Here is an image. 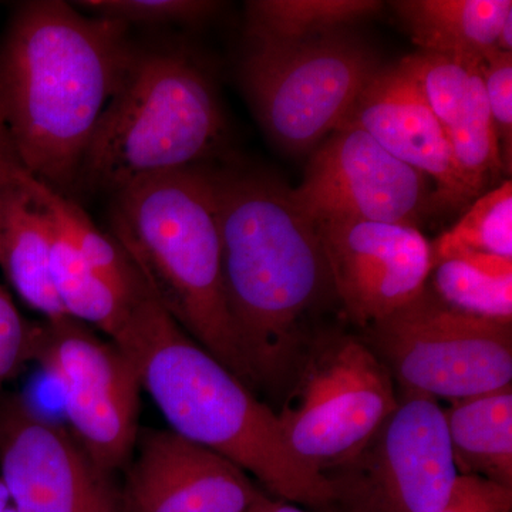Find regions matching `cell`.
I'll use <instances>...</instances> for the list:
<instances>
[{"instance_id":"cell-1","label":"cell","mask_w":512,"mask_h":512,"mask_svg":"<svg viewBox=\"0 0 512 512\" xmlns=\"http://www.w3.org/2000/svg\"><path fill=\"white\" fill-rule=\"evenodd\" d=\"M128 28L32 0L15 6L0 42V123L23 170L66 197L136 53Z\"/></svg>"},{"instance_id":"cell-2","label":"cell","mask_w":512,"mask_h":512,"mask_svg":"<svg viewBox=\"0 0 512 512\" xmlns=\"http://www.w3.org/2000/svg\"><path fill=\"white\" fill-rule=\"evenodd\" d=\"M225 299L252 383L281 389L306 318L333 291L318 227L289 188L262 175L212 174Z\"/></svg>"},{"instance_id":"cell-3","label":"cell","mask_w":512,"mask_h":512,"mask_svg":"<svg viewBox=\"0 0 512 512\" xmlns=\"http://www.w3.org/2000/svg\"><path fill=\"white\" fill-rule=\"evenodd\" d=\"M113 342L137 363L141 387L170 430L252 474L278 500L330 507L328 480L293 453L278 414L198 345L147 286Z\"/></svg>"},{"instance_id":"cell-4","label":"cell","mask_w":512,"mask_h":512,"mask_svg":"<svg viewBox=\"0 0 512 512\" xmlns=\"http://www.w3.org/2000/svg\"><path fill=\"white\" fill-rule=\"evenodd\" d=\"M110 237L148 291L198 345L254 387L229 316L212 174L151 175L113 195Z\"/></svg>"},{"instance_id":"cell-5","label":"cell","mask_w":512,"mask_h":512,"mask_svg":"<svg viewBox=\"0 0 512 512\" xmlns=\"http://www.w3.org/2000/svg\"><path fill=\"white\" fill-rule=\"evenodd\" d=\"M224 137L221 104L200 64L180 50H136L94 128L77 187L114 195L141 178L197 167Z\"/></svg>"},{"instance_id":"cell-6","label":"cell","mask_w":512,"mask_h":512,"mask_svg":"<svg viewBox=\"0 0 512 512\" xmlns=\"http://www.w3.org/2000/svg\"><path fill=\"white\" fill-rule=\"evenodd\" d=\"M379 69L367 46L342 30L295 43L248 40L241 79L268 136L295 154L343 126Z\"/></svg>"},{"instance_id":"cell-7","label":"cell","mask_w":512,"mask_h":512,"mask_svg":"<svg viewBox=\"0 0 512 512\" xmlns=\"http://www.w3.org/2000/svg\"><path fill=\"white\" fill-rule=\"evenodd\" d=\"M362 340L403 393L460 402L511 386L512 322L457 311L427 288Z\"/></svg>"},{"instance_id":"cell-8","label":"cell","mask_w":512,"mask_h":512,"mask_svg":"<svg viewBox=\"0 0 512 512\" xmlns=\"http://www.w3.org/2000/svg\"><path fill=\"white\" fill-rule=\"evenodd\" d=\"M30 360L62 393L70 433L106 476L124 470L136 448L140 372L133 357L70 318L32 323Z\"/></svg>"},{"instance_id":"cell-9","label":"cell","mask_w":512,"mask_h":512,"mask_svg":"<svg viewBox=\"0 0 512 512\" xmlns=\"http://www.w3.org/2000/svg\"><path fill=\"white\" fill-rule=\"evenodd\" d=\"M296 376L276 414L293 453L320 474L352 457L399 404L392 376L362 339L320 342Z\"/></svg>"},{"instance_id":"cell-10","label":"cell","mask_w":512,"mask_h":512,"mask_svg":"<svg viewBox=\"0 0 512 512\" xmlns=\"http://www.w3.org/2000/svg\"><path fill=\"white\" fill-rule=\"evenodd\" d=\"M340 512H440L457 477L436 399L402 393L359 450L323 471Z\"/></svg>"},{"instance_id":"cell-11","label":"cell","mask_w":512,"mask_h":512,"mask_svg":"<svg viewBox=\"0 0 512 512\" xmlns=\"http://www.w3.org/2000/svg\"><path fill=\"white\" fill-rule=\"evenodd\" d=\"M289 194L315 224L359 220L417 227L436 202L420 171L349 124L320 144L302 183Z\"/></svg>"},{"instance_id":"cell-12","label":"cell","mask_w":512,"mask_h":512,"mask_svg":"<svg viewBox=\"0 0 512 512\" xmlns=\"http://www.w3.org/2000/svg\"><path fill=\"white\" fill-rule=\"evenodd\" d=\"M110 478L25 396H0V480L15 512H120Z\"/></svg>"},{"instance_id":"cell-13","label":"cell","mask_w":512,"mask_h":512,"mask_svg":"<svg viewBox=\"0 0 512 512\" xmlns=\"http://www.w3.org/2000/svg\"><path fill=\"white\" fill-rule=\"evenodd\" d=\"M336 298L366 329L427 288L431 245L417 227L377 221L316 224Z\"/></svg>"},{"instance_id":"cell-14","label":"cell","mask_w":512,"mask_h":512,"mask_svg":"<svg viewBox=\"0 0 512 512\" xmlns=\"http://www.w3.org/2000/svg\"><path fill=\"white\" fill-rule=\"evenodd\" d=\"M134 451L120 512H247L259 493L244 470L173 430L140 429Z\"/></svg>"},{"instance_id":"cell-15","label":"cell","mask_w":512,"mask_h":512,"mask_svg":"<svg viewBox=\"0 0 512 512\" xmlns=\"http://www.w3.org/2000/svg\"><path fill=\"white\" fill-rule=\"evenodd\" d=\"M345 124L365 131L387 153L431 178L437 188L434 201L453 207L468 202L443 126L399 66L377 70Z\"/></svg>"},{"instance_id":"cell-16","label":"cell","mask_w":512,"mask_h":512,"mask_svg":"<svg viewBox=\"0 0 512 512\" xmlns=\"http://www.w3.org/2000/svg\"><path fill=\"white\" fill-rule=\"evenodd\" d=\"M0 227V268L23 302L45 316L66 318L53 285V225L49 215L22 185L6 188Z\"/></svg>"},{"instance_id":"cell-17","label":"cell","mask_w":512,"mask_h":512,"mask_svg":"<svg viewBox=\"0 0 512 512\" xmlns=\"http://www.w3.org/2000/svg\"><path fill=\"white\" fill-rule=\"evenodd\" d=\"M393 8L421 52L483 57L497 49L511 0H400Z\"/></svg>"},{"instance_id":"cell-18","label":"cell","mask_w":512,"mask_h":512,"mask_svg":"<svg viewBox=\"0 0 512 512\" xmlns=\"http://www.w3.org/2000/svg\"><path fill=\"white\" fill-rule=\"evenodd\" d=\"M444 416L457 473L512 488V386L454 402Z\"/></svg>"},{"instance_id":"cell-19","label":"cell","mask_w":512,"mask_h":512,"mask_svg":"<svg viewBox=\"0 0 512 512\" xmlns=\"http://www.w3.org/2000/svg\"><path fill=\"white\" fill-rule=\"evenodd\" d=\"M52 225L50 269L64 311L70 318L99 329L113 340L126 325L131 306L137 298H128L100 275L73 242L64 237L53 222Z\"/></svg>"},{"instance_id":"cell-20","label":"cell","mask_w":512,"mask_h":512,"mask_svg":"<svg viewBox=\"0 0 512 512\" xmlns=\"http://www.w3.org/2000/svg\"><path fill=\"white\" fill-rule=\"evenodd\" d=\"M382 8L376 0H254L245 6V32L251 42H303L342 32Z\"/></svg>"},{"instance_id":"cell-21","label":"cell","mask_w":512,"mask_h":512,"mask_svg":"<svg viewBox=\"0 0 512 512\" xmlns=\"http://www.w3.org/2000/svg\"><path fill=\"white\" fill-rule=\"evenodd\" d=\"M19 185L42 205L55 227L107 281L130 299H136L144 291L146 284L123 249L110 235L101 232L76 202L40 183L26 171L20 174Z\"/></svg>"},{"instance_id":"cell-22","label":"cell","mask_w":512,"mask_h":512,"mask_svg":"<svg viewBox=\"0 0 512 512\" xmlns=\"http://www.w3.org/2000/svg\"><path fill=\"white\" fill-rule=\"evenodd\" d=\"M433 291L457 311L512 322V259L451 258L433 266Z\"/></svg>"},{"instance_id":"cell-23","label":"cell","mask_w":512,"mask_h":512,"mask_svg":"<svg viewBox=\"0 0 512 512\" xmlns=\"http://www.w3.org/2000/svg\"><path fill=\"white\" fill-rule=\"evenodd\" d=\"M454 170L467 201L480 197L504 168L500 146L485 97L481 59L474 67L466 103L446 131Z\"/></svg>"},{"instance_id":"cell-24","label":"cell","mask_w":512,"mask_h":512,"mask_svg":"<svg viewBox=\"0 0 512 512\" xmlns=\"http://www.w3.org/2000/svg\"><path fill=\"white\" fill-rule=\"evenodd\" d=\"M494 256L512 259V184L480 195L450 231L431 245L433 266L451 258Z\"/></svg>"},{"instance_id":"cell-25","label":"cell","mask_w":512,"mask_h":512,"mask_svg":"<svg viewBox=\"0 0 512 512\" xmlns=\"http://www.w3.org/2000/svg\"><path fill=\"white\" fill-rule=\"evenodd\" d=\"M480 59L420 50L404 57L397 66L416 84L427 106L446 131L453 126L466 103L474 67Z\"/></svg>"},{"instance_id":"cell-26","label":"cell","mask_w":512,"mask_h":512,"mask_svg":"<svg viewBox=\"0 0 512 512\" xmlns=\"http://www.w3.org/2000/svg\"><path fill=\"white\" fill-rule=\"evenodd\" d=\"M73 5L90 15L119 20L127 26L191 25L211 18L221 9L220 2L210 0H82Z\"/></svg>"},{"instance_id":"cell-27","label":"cell","mask_w":512,"mask_h":512,"mask_svg":"<svg viewBox=\"0 0 512 512\" xmlns=\"http://www.w3.org/2000/svg\"><path fill=\"white\" fill-rule=\"evenodd\" d=\"M485 97L500 146L504 168L512 153V53L493 49L481 57Z\"/></svg>"},{"instance_id":"cell-28","label":"cell","mask_w":512,"mask_h":512,"mask_svg":"<svg viewBox=\"0 0 512 512\" xmlns=\"http://www.w3.org/2000/svg\"><path fill=\"white\" fill-rule=\"evenodd\" d=\"M32 323L16 308L12 296L0 286V386L30 362Z\"/></svg>"},{"instance_id":"cell-29","label":"cell","mask_w":512,"mask_h":512,"mask_svg":"<svg viewBox=\"0 0 512 512\" xmlns=\"http://www.w3.org/2000/svg\"><path fill=\"white\" fill-rule=\"evenodd\" d=\"M512 488L473 474H457L440 512H511Z\"/></svg>"},{"instance_id":"cell-30","label":"cell","mask_w":512,"mask_h":512,"mask_svg":"<svg viewBox=\"0 0 512 512\" xmlns=\"http://www.w3.org/2000/svg\"><path fill=\"white\" fill-rule=\"evenodd\" d=\"M23 171L25 170L16 157L12 141H10L3 124L0 123V188L6 190V188L19 185V177Z\"/></svg>"},{"instance_id":"cell-31","label":"cell","mask_w":512,"mask_h":512,"mask_svg":"<svg viewBox=\"0 0 512 512\" xmlns=\"http://www.w3.org/2000/svg\"><path fill=\"white\" fill-rule=\"evenodd\" d=\"M247 512H305L295 505L286 503L282 500H274V498L266 497L264 493L259 491L254 503L249 505Z\"/></svg>"},{"instance_id":"cell-32","label":"cell","mask_w":512,"mask_h":512,"mask_svg":"<svg viewBox=\"0 0 512 512\" xmlns=\"http://www.w3.org/2000/svg\"><path fill=\"white\" fill-rule=\"evenodd\" d=\"M497 49L512 53V13L505 19L500 36H498Z\"/></svg>"},{"instance_id":"cell-33","label":"cell","mask_w":512,"mask_h":512,"mask_svg":"<svg viewBox=\"0 0 512 512\" xmlns=\"http://www.w3.org/2000/svg\"><path fill=\"white\" fill-rule=\"evenodd\" d=\"M0 512H15V508L10 503L8 491H6L2 480H0Z\"/></svg>"},{"instance_id":"cell-34","label":"cell","mask_w":512,"mask_h":512,"mask_svg":"<svg viewBox=\"0 0 512 512\" xmlns=\"http://www.w3.org/2000/svg\"><path fill=\"white\" fill-rule=\"evenodd\" d=\"M3 191L5 190L0 188V227H2L3 211H5V197H3Z\"/></svg>"}]
</instances>
